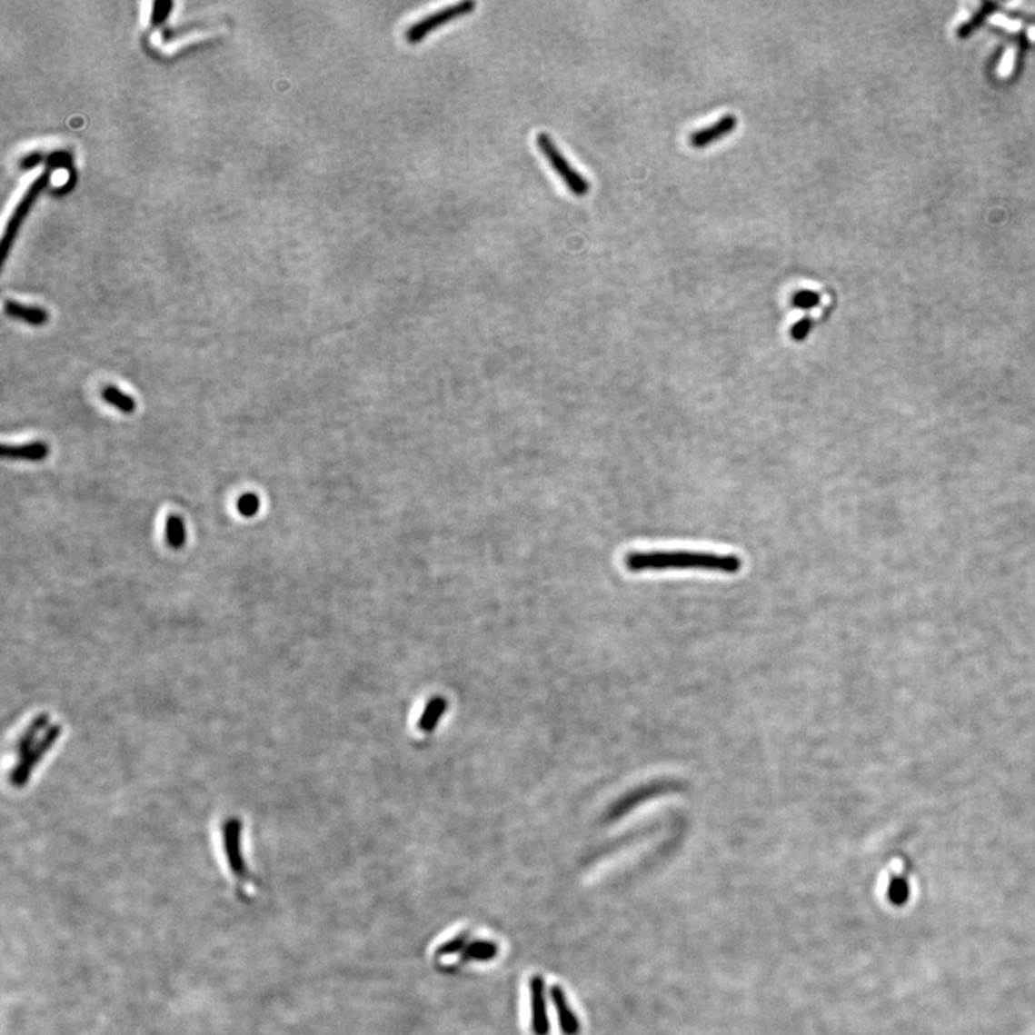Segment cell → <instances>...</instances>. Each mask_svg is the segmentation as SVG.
<instances>
[{"mask_svg": "<svg viewBox=\"0 0 1035 1035\" xmlns=\"http://www.w3.org/2000/svg\"><path fill=\"white\" fill-rule=\"evenodd\" d=\"M624 564L630 572L701 570L736 574L742 568V561L735 555L709 554L698 551H637L627 555Z\"/></svg>", "mask_w": 1035, "mask_h": 1035, "instance_id": "1", "label": "cell"}, {"mask_svg": "<svg viewBox=\"0 0 1035 1035\" xmlns=\"http://www.w3.org/2000/svg\"><path fill=\"white\" fill-rule=\"evenodd\" d=\"M738 124V118L732 114H728L725 117L721 118L715 124L709 125L708 128L696 131L691 135V144L695 148H703L706 145L712 144V143L719 142L721 138L726 137L731 134Z\"/></svg>", "mask_w": 1035, "mask_h": 1035, "instance_id": "7", "label": "cell"}, {"mask_svg": "<svg viewBox=\"0 0 1035 1035\" xmlns=\"http://www.w3.org/2000/svg\"><path fill=\"white\" fill-rule=\"evenodd\" d=\"M471 942V933L463 932L454 936L453 940H447L443 945L436 950V956L443 958V956L454 955V953L462 952L464 948Z\"/></svg>", "mask_w": 1035, "mask_h": 1035, "instance_id": "13", "label": "cell"}, {"mask_svg": "<svg viewBox=\"0 0 1035 1035\" xmlns=\"http://www.w3.org/2000/svg\"><path fill=\"white\" fill-rule=\"evenodd\" d=\"M52 170H54V167L49 165L48 169L44 170L38 179L32 183L31 187L25 193L24 199L19 202L16 209H15L14 214H12L11 219L7 222L6 229H5L4 236H2V244H0L2 261L6 259L9 249H11L12 246V242H14L15 236H16L25 216L28 214L29 209H31L36 197L41 194L42 190L45 189L46 184H48L49 179H51Z\"/></svg>", "mask_w": 1035, "mask_h": 1035, "instance_id": "3", "label": "cell"}, {"mask_svg": "<svg viewBox=\"0 0 1035 1035\" xmlns=\"http://www.w3.org/2000/svg\"><path fill=\"white\" fill-rule=\"evenodd\" d=\"M811 328V318L804 317L801 318V320L798 321L797 323H795L794 327H792L791 331H790V334H791V338L794 341H804L805 338L809 337Z\"/></svg>", "mask_w": 1035, "mask_h": 1035, "instance_id": "18", "label": "cell"}, {"mask_svg": "<svg viewBox=\"0 0 1035 1035\" xmlns=\"http://www.w3.org/2000/svg\"><path fill=\"white\" fill-rule=\"evenodd\" d=\"M535 143H537L541 153L547 157L551 167L557 172V174L560 175L568 189L572 190L577 196H584V194L590 192L589 180L582 177V175L570 164L567 157L561 153L560 148L555 144L554 140L551 138L550 134H547V133H538L537 137H535Z\"/></svg>", "mask_w": 1035, "mask_h": 1035, "instance_id": "2", "label": "cell"}, {"mask_svg": "<svg viewBox=\"0 0 1035 1035\" xmlns=\"http://www.w3.org/2000/svg\"><path fill=\"white\" fill-rule=\"evenodd\" d=\"M49 446L44 442H31V443L4 444L2 446V458L14 459V461L42 462L49 456Z\"/></svg>", "mask_w": 1035, "mask_h": 1035, "instance_id": "8", "label": "cell"}, {"mask_svg": "<svg viewBox=\"0 0 1035 1035\" xmlns=\"http://www.w3.org/2000/svg\"><path fill=\"white\" fill-rule=\"evenodd\" d=\"M101 397H103L104 402L108 403L110 406L120 410L121 413H134L135 407H137L135 400L133 399V397L128 396V394L121 392L120 389L114 387V385L104 387L103 392H101Z\"/></svg>", "mask_w": 1035, "mask_h": 1035, "instance_id": "11", "label": "cell"}, {"mask_svg": "<svg viewBox=\"0 0 1035 1035\" xmlns=\"http://www.w3.org/2000/svg\"><path fill=\"white\" fill-rule=\"evenodd\" d=\"M821 296L814 291H800L792 296V305L800 310H811L819 305Z\"/></svg>", "mask_w": 1035, "mask_h": 1035, "instance_id": "15", "label": "cell"}, {"mask_svg": "<svg viewBox=\"0 0 1035 1035\" xmlns=\"http://www.w3.org/2000/svg\"><path fill=\"white\" fill-rule=\"evenodd\" d=\"M909 886L905 877H893L889 886V899L893 903H903L908 898Z\"/></svg>", "mask_w": 1035, "mask_h": 1035, "instance_id": "16", "label": "cell"}, {"mask_svg": "<svg viewBox=\"0 0 1035 1035\" xmlns=\"http://www.w3.org/2000/svg\"><path fill=\"white\" fill-rule=\"evenodd\" d=\"M236 506H238L239 513L242 516L251 518V516L258 513L259 508H261V501L255 493H248L238 499V505Z\"/></svg>", "mask_w": 1035, "mask_h": 1035, "instance_id": "14", "label": "cell"}, {"mask_svg": "<svg viewBox=\"0 0 1035 1035\" xmlns=\"http://www.w3.org/2000/svg\"><path fill=\"white\" fill-rule=\"evenodd\" d=\"M498 945L493 940H471L468 946L464 948L462 960L468 962V960H479V962H488L493 960L498 955Z\"/></svg>", "mask_w": 1035, "mask_h": 1035, "instance_id": "10", "label": "cell"}, {"mask_svg": "<svg viewBox=\"0 0 1035 1035\" xmlns=\"http://www.w3.org/2000/svg\"><path fill=\"white\" fill-rule=\"evenodd\" d=\"M173 4L170 0H157L153 5L152 24L154 26H159L169 16L172 11Z\"/></svg>", "mask_w": 1035, "mask_h": 1035, "instance_id": "17", "label": "cell"}, {"mask_svg": "<svg viewBox=\"0 0 1035 1035\" xmlns=\"http://www.w3.org/2000/svg\"><path fill=\"white\" fill-rule=\"evenodd\" d=\"M5 313L15 320L25 321L29 325L34 327H41L48 321L49 315L44 308L39 306L22 305V304L15 303V301H6L5 304Z\"/></svg>", "mask_w": 1035, "mask_h": 1035, "instance_id": "9", "label": "cell"}, {"mask_svg": "<svg viewBox=\"0 0 1035 1035\" xmlns=\"http://www.w3.org/2000/svg\"><path fill=\"white\" fill-rule=\"evenodd\" d=\"M545 980L540 975L531 978V1030L533 1035L550 1034V1020L547 1011V995H545Z\"/></svg>", "mask_w": 1035, "mask_h": 1035, "instance_id": "5", "label": "cell"}, {"mask_svg": "<svg viewBox=\"0 0 1035 1035\" xmlns=\"http://www.w3.org/2000/svg\"><path fill=\"white\" fill-rule=\"evenodd\" d=\"M41 153H32V154H29L28 157H25V159L22 160V169H32V167H35V165H38L39 163H41Z\"/></svg>", "mask_w": 1035, "mask_h": 1035, "instance_id": "19", "label": "cell"}, {"mask_svg": "<svg viewBox=\"0 0 1035 1035\" xmlns=\"http://www.w3.org/2000/svg\"><path fill=\"white\" fill-rule=\"evenodd\" d=\"M165 540L173 550H180L186 543V526L179 515H170L165 523Z\"/></svg>", "mask_w": 1035, "mask_h": 1035, "instance_id": "12", "label": "cell"}, {"mask_svg": "<svg viewBox=\"0 0 1035 1035\" xmlns=\"http://www.w3.org/2000/svg\"><path fill=\"white\" fill-rule=\"evenodd\" d=\"M475 7L476 4L473 0H463V2H458V4L439 9V11L433 12V14L422 17L419 21L414 22L413 25H410L406 31V39L410 44H417V42L426 38L427 35L431 34L434 29L439 28V26L446 24V22L452 21V19L471 14Z\"/></svg>", "mask_w": 1035, "mask_h": 1035, "instance_id": "4", "label": "cell"}, {"mask_svg": "<svg viewBox=\"0 0 1035 1035\" xmlns=\"http://www.w3.org/2000/svg\"><path fill=\"white\" fill-rule=\"evenodd\" d=\"M550 997L552 1000V1004H554L555 1011H557L561 1031L564 1032V1035L580 1034L582 1031L580 1020L568 1004L564 990L560 985H554V987H551Z\"/></svg>", "mask_w": 1035, "mask_h": 1035, "instance_id": "6", "label": "cell"}]
</instances>
